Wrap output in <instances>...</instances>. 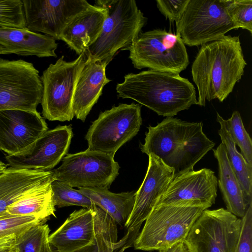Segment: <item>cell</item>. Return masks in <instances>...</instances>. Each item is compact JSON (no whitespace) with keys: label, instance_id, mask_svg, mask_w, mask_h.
I'll use <instances>...</instances> for the list:
<instances>
[{"label":"cell","instance_id":"5b68a950","mask_svg":"<svg viewBox=\"0 0 252 252\" xmlns=\"http://www.w3.org/2000/svg\"><path fill=\"white\" fill-rule=\"evenodd\" d=\"M126 50L138 69H150L179 74L189 62L185 45L178 33L160 29L141 32Z\"/></svg>","mask_w":252,"mask_h":252},{"label":"cell","instance_id":"4dcf8cb0","mask_svg":"<svg viewBox=\"0 0 252 252\" xmlns=\"http://www.w3.org/2000/svg\"><path fill=\"white\" fill-rule=\"evenodd\" d=\"M45 222L34 216H15L6 212L0 216V238L17 236L31 226Z\"/></svg>","mask_w":252,"mask_h":252},{"label":"cell","instance_id":"e575fe53","mask_svg":"<svg viewBox=\"0 0 252 252\" xmlns=\"http://www.w3.org/2000/svg\"><path fill=\"white\" fill-rule=\"evenodd\" d=\"M189 0H157L158 9L166 19L177 23L181 18Z\"/></svg>","mask_w":252,"mask_h":252},{"label":"cell","instance_id":"9a60e30c","mask_svg":"<svg viewBox=\"0 0 252 252\" xmlns=\"http://www.w3.org/2000/svg\"><path fill=\"white\" fill-rule=\"evenodd\" d=\"M26 27L60 40L67 23L92 5L86 0H22Z\"/></svg>","mask_w":252,"mask_h":252},{"label":"cell","instance_id":"277c9868","mask_svg":"<svg viewBox=\"0 0 252 252\" xmlns=\"http://www.w3.org/2000/svg\"><path fill=\"white\" fill-rule=\"evenodd\" d=\"M205 210L201 207L156 205L134 243V248L158 251L184 241Z\"/></svg>","mask_w":252,"mask_h":252},{"label":"cell","instance_id":"e0dca14e","mask_svg":"<svg viewBox=\"0 0 252 252\" xmlns=\"http://www.w3.org/2000/svg\"><path fill=\"white\" fill-rule=\"evenodd\" d=\"M48 129L44 118L37 110H0V150L7 155L22 152Z\"/></svg>","mask_w":252,"mask_h":252},{"label":"cell","instance_id":"7c38bea8","mask_svg":"<svg viewBox=\"0 0 252 252\" xmlns=\"http://www.w3.org/2000/svg\"><path fill=\"white\" fill-rule=\"evenodd\" d=\"M241 219L223 208L204 210L186 239L189 252H234Z\"/></svg>","mask_w":252,"mask_h":252},{"label":"cell","instance_id":"7402d4cb","mask_svg":"<svg viewBox=\"0 0 252 252\" xmlns=\"http://www.w3.org/2000/svg\"><path fill=\"white\" fill-rule=\"evenodd\" d=\"M0 45L20 56L57 57L55 39L26 28L0 27Z\"/></svg>","mask_w":252,"mask_h":252},{"label":"cell","instance_id":"2e32d148","mask_svg":"<svg viewBox=\"0 0 252 252\" xmlns=\"http://www.w3.org/2000/svg\"><path fill=\"white\" fill-rule=\"evenodd\" d=\"M217 188L218 179L214 171L205 168L193 170L173 177L157 205L201 207L208 209L215 203Z\"/></svg>","mask_w":252,"mask_h":252},{"label":"cell","instance_id":"4fadbf2b","mask_svg":"<svg viewBox=\"0 0 252 252\" xmlns=\"http://www.w3.org/2000/svg\"><path fill=\"white\" fill-rule=\"evenodd\" d=\"M149 156V164L145 178L136 192L135 202L125 228L127 232V245H133L143 222L166 190L174 170L154 155Z\"/></svg>","mask_w":252,"mask_h":252},{"label":"cell","instance_id":"d6a6232c","mask_svg":"<svg viewBox=\"0 0 252 252\" xmlns=\"http://www.w3.org/2000/svg\"><path fill=\"white\" fill-rule=\"evenodd\" d=\"M228 13L238 28L252 33V0H227Z\"/></svg>","mask_w":252,"mask_h":252},{"label":"cell","instance_id":"ab89813d","mask_svg":"<svg viewBox=\"0 0 252 252\" xmlns=\"http://www.w3.org/2000/svg\"><path fill=\"white\" fill-rule=\"evenodd\" d=\"M7 169V165L0 160V174L3 173Z\"/></svg>","mask_w":252,"mask_h":252},{"label":"cell","instance_id":"30bf717a","mask_svg":"<svg viewBox=\"0 0 252 252\" xmlns=\"http://www.w3.org/2000/svg\"><path fill=\"white\" fill-rule=\"evenodd\" d=\"M114 156L88 149L67 154L58 168L51 170L54 181L72 187L109 189L119 174L120 166Z\"/></svg>","mask_w":252,"mask_h":252},{"label":"cell","instance_id":"9c48e42d","mask_svg":"<svg viewBox=\"0 0 252 252\" xmlns=\"http://www.w3.org/2000/svg\"><path fill=\"white\" fill-rule=\"evenodd\" d=\"M142 122L139 104L121 103L101 112L85 135L88 149L115 156L119 148L137 134Z\"/></svg>","mask_w":252,"mask_h":252},{"label":"cell","instance_id":"5bb4252c","mask_svg":"<svg viewBox=\"0 0 252 252\" xmlns=\"http://www.w3.org/2000/svg\"><path fill=\"white\" fill-rule=\"evenodd\" d=\"M73 135L71 125L59 126L45 131L23 152L6 155L5 159L13 168L51 170L66 155Z\"/></svg>","mask_w":252,"mask_h":252},{"label":"cell","instance_id":"3957f363","mask_svg":"<svg viewBox=\"0 0 252 252\" xmlns=\"http://www.w3.org/2000/svg\"><path fill=\"white\" fill-rule=\"evenodd\" d=\"M106 17L95 41L85 51L87 57L108 64L119 50H126L138 37L147 18L134 0H98Z\"/></svg>","mask_w":252,"mask_h":252},{"label":"cell","instance_id":"ba28073f","mask_svg":"<svg viewBox=\"0 0 252 252\" xmlns=\"http://www.w3.org/2000/svg\"><path fill=\"white\" fill-rule=\"evenodd\" d=\"M100 236L113 243L118 241L116 223L96 206L73 212L49 239L59 252H75L93 245Z\"/></svg>","mask_w":252,"mask_h":252},{"label":"cell","instance_id":"484cf974","mask_svg":"<svg viewBox=\"0 0 252 252\" xmlns=\"http://www.w3.org/2000/svg\"><path fill=\"white\" fill-rule=\"evenodd\" d=\"M49 181L29 192L9 206L6 212L15 216H34L46 222L56 216L51 183Z\"/></svg>","mask_w":252,"mask_h":252},{"label":"cell","instance_id":"74e56055","mask_svg":"<svg viewBox=\"0 0 252 252\" xmlns=\"http://www.w3.org/2000/svg\"><path fill=\"white\" fill-rule=\"evenodd\" d=\"M158 252H189L185 241L177 243L169 247L161 249Z\"/></svg>","mask_w":252,"mask_h":252},{"label":"cell","instance_id":"f1b7e54d","mask_svg":"<svg viewBox=\"0 0 252 252\" xmlns=\"http://www.w3.org/2000/svg\"><path fill=\"white\" fill-rule=\"evenodd\" d=\"M51 187L54 203L58 208L79 206L84 208L93 209L96 207L89 197L67 184L58 181H53Z\"/></svg>","mask_w":252,"mask_h":252},{"label":"cell","instance_id":"ffe728a7","mask_svg":"<svg viewBox=\"0 0 252 252\" xmlns=\"http://www.w3.org/2000/svg\"><path fill=\"white\" fill-rule=\"evenodd\" d=\"M106 17L105 8L92 5L72 18L63 29L60 40L79 55L97 39Z\"/></svg>","mask_w":252,"mask_h":252},{"label":"cell","instance_id":"1f68e13d","mask_svg":"<svg viewBox=\"0 0 252 252\" xmlns=\"http://www.w3.org/2000/svg\"><path fill=\"white\" fill-rule=\"evenodd\" d=\"M0 27L26 28L22 0H0Z\"/></svg>","mask_w":252,"mask_h":252},{"label":"cell","instance_id":"52a82bcc","mask_svg":"<svg viewBox=\"0 0 252 252\" xmlns=\"http://www.w3.org/2000/svg\"><path fill=\"white\" fill-rule=\"evenodd\" d=\"M176 25L177 33L189 46L218 40L238 29L228 13L227 0H189Z\"/></svg>","mask_w":252,"mask_h":252},{"label":"cell","instance_id":"7a4b0ae2","mask_svg":"<svg viewBox=\"0 0 252 252\" xmlns=\"http://www.w3.org/2000/svg\"><path fill=\"white\" fill-rule=\"evenodd\" d=\"M116 89L119 97L133 99L163 117L198 105L194 86L179 74L152 69L129 73Z\"/></svg>","mask_w":252,"mask_h":252},{"label":"cell","instance_id":"44dd1931","mask_svg":"<svg viewBox=\"0 0 252 252\" xmlns=\"http://www.w3.org/2000/svg\"><path fill=\"white\" fill-rule=\"evenodd\" d=\"M51 181V170L7 168L0 174V216L15 202Z\"/></svg>","mask_w":252,"mask_h":252},{"label":"cell","instance_id":"ac0fdd59","mask_svg":"<svg viewBox=\"0 0 252 252\" xmlns=\"http://www.w3.org/2000/svg\"><path fill=\"white\" fill-rule=\"evenodd\" d=\"M189 122L166 117L155 126H150L145 142L140 144L143 153L154 155L173 169L185 141Z\"/></svg>","mask_w":252,"mask_h":252},{"label":"cell","instance_id":"8992f818","mask_svg":"<svg viewBox=\"0 0 252 252\" xmlns=\"http://www.w3.org/2000/svg\"><path fill=\"white\" fill-rule=\"evenodd\" d=\"M62 56L51 63L40 76L43 86L41 104L43 118L51 121H70L77 82L86 61L85 52L68 62Z\"/></svg>","mask_w":252,"mask_h":252},{"label":"cell","instance_id":"cb8c5ba5","mask_svg":"<svg viewBox=\"0 0 252 252\" xmlns=\"http://www.w3.org/2000/svg\"><path fill=\"white\" fill-rule=\"evenodd\" d=\"M95 205L105 211L122 227H124L132 211L136 191L115 193L106 188H79Z\"/></svg>","mask_w":252,"mask_h":252},{"label":"cell","instance_id":"83f0119b","mask_svg":"<svg viewBox=\"0 0 252 252\" xmlns=\"http://www.w3.org/2000/svg\"><path fill=\"white\" fill-rule=\"evenodd\" d=\"M48 224L34 225L16 236L13 250L16 252H53Z\"/></svg>","mask_w":252,"mask_h":252},{"label":"cell","instance_id":"603a6c76","mask_svg":"<svg viewBox=\"0 0 252 252\" xmlns=\"http://www.w3.org/2000/svg\"><path fill=\"white\" fill-rule=\"evenodd\" d=\"M213 153L218 163V185L226 210L241 219L250 205L246 203L239 183L230 167L224 144L221 143Z\"/></svg>","mask_w":252,"mask_h":252},{"label":"cell","instance_id":"6da1fadb","mask_svg":"<svg viewBox=\"0 0 252 252\" xmlns=\"http://www.w3.org/2000/svg\"><path fill=\"white\" fill-rule=\"evenodd\" d=\"M247 63L239 36L224 35L201 45L191 66L198 105L218 99L223 102L243 76Z\"/></svg>","mask_w":252,"mask_h":252},{"label":"cell","instance_id":"d4e9b609","mask_svg":"<svg viewBox=\"0 0 252 252\" xmlns=\"http://www.w3.org/2000/svg\"><path fill=\"white\" fill-rule=\"evenodd\" d=\"M202 126V122L189 123L185 141L173 168V177L193 170L195 164L215 146V143L203 132Z\"/></svg>","mask_w":252,"mask_h":252},{"label":"cell","instance_id":"f546056e","mask_svg":"<svg viewBox=\"0 0 252 252\" xmlns=\"http://www.w3.org/2000/svg\"><path fill=\"white\" fill-rule=\"evenodd\" d=\"M223 121L232 140L240 148L246 162L252 166V140L244 126L240 113L234 111L229 119Z\"/></svg>","mask_w":252,"mask_h":252},{"label":"cell","instance_id":"8fae6325","mask_svg":"<svg viewBox=\"0 0 252 252\" xmlns=\"http://www.w3.org/2000/svg\"><path fill=\"white\" fill-rule=\"evenodd\" d=\"M42 91L39 71L32 63L0 58V110L36 111Z\"/></svg>","mask_w":252,"mask_h":252},{"label":"cell","instance_id":"4316f807","mask_svg":"<svg viewBox=\"0 0 252 252\" xmlns=\"http://www.w3.org/2000/svg\"><path fill=\"white\" fill-rule=\"evenodd\" d=\"M217 119L220 125L218 133L225 147L230 167L235 175L248 206L252 204V166L250 165L237 150L224 124V119L219 113Z\"/></svg>","mask_w":252,"mask_h":252},{"label":"cell","instance_id":"60d3db41","mask_svg":"<svg viewBox=\"0 0 252 252\" xmlns=\"http://www.w3.org/2000/svg\"><path fill=\"white\" fill-rule=\"evenodd\" d=\"M8 252H16L15 251L13 250V249H12L11 251H10Z\"/></svg>","mask_w":252,"mask_h":252},{"label":"cell","instance_id":"836d02e7","mask_svg":"<svg viewBox=\"0 0 252 252\" xmlns=\"http://www.w3.org/2000/svg\"><path fill=\"white\" fill-rule=\"evenodd\" d=\"M241 220L239 237L234 252H252V204Z\"/></svg>","mask_w":252,"mask_h":252},{"label":"cell","instance_id":"d590c367","mask_svg":"<svg viewBox=\"0 0 252 252\" xmlns=\"http://www.w3.org/2000/svg\"><path fill=\"white\" fill-rule=\"evenodd\" d=\"M127 237L125 236L117 243H113L103 236L98 237L93 245L75 252H124L128 248ZM53 252H59L53 249Z\"/></svg>","mask_w":252,"mask_h":252},{"label":"cell","instance_id":"d6986e66","mask_svg":"<svg viewBox=\"0 0 252 252\" xmlns=\"http://www.w3.org/2000/svg\"><path fill=\"white\" fill-rule=\"evenodd\" d=\"M86 57L77 82L72 103L74 116L83 122L101 95L104 86L111 81L106 76V63Z\"/></svg>","mask_w":252,"mask_h":252},{"label":"cell","instance_id":"8d00e7d4","mask_svg":"<svg viewBox=\"0 0 252 252\" xmlns=\"http://www.w3.org/2000/svg\"><path fill=\"white\" fill-rule=\"evenodd\" d=\"M16 235L0 238V252H8L11 251L15 245Z\"/></svg>","mask_w":252,"mask_h":252},{"label":"cell","instance_id":"f35d334b","mask_svg":"<svg viewBox=\"0 0 252 252\" xmlns=\"http://www.w3.org/2000/svg\"><path fill=\"white\" fill-rule=\"evenodd\" d=\"M13 54V52L5 47L0 45V55Z\"/></svg>","mask_w":252,"mask_h":252}]
</instances>
